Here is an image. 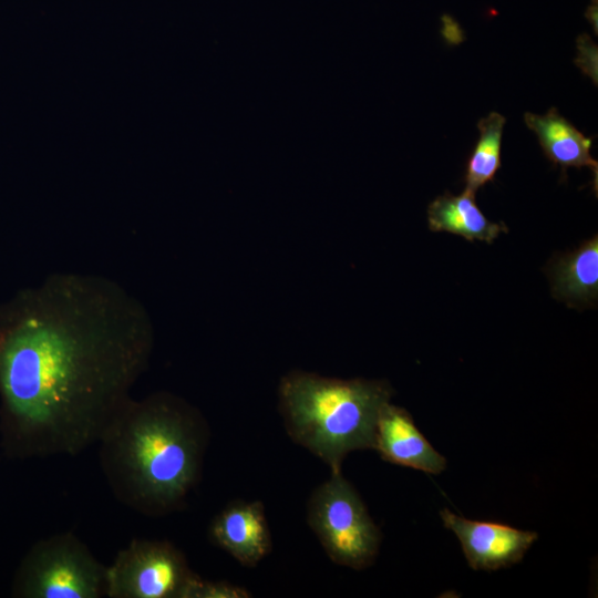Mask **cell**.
I'll list each match as a JSON object with an SVG mask.
<instances>
[{
  "label": "cell",
  "instance_id": "6da1fadb",
  "mask_svg": "<svg viewBox=\"0 0 598 598\" xmlns=\"http://www.w3.org/2000/svg\"><path fill=\"white\" fill-rule=\"evenodd\" d=\"M144 306L101 276L59 272L0 331V395L23 455H75L97 443L146 370Z\"/></svg>",
  "mask_w": 598,
  "mask_h": 598
},
{
  "label": "cell",
  "instance_id": "7a4b0ae2",
  "mask_svg": "<svg viewBox=\"0 0 598 598\" xmlns=\"http://www.w3.org/2000/svg\"><path fill=\"white\" fill-rule=\"evenodd\" d=\"M208 442L200 413L166 392L130 398L100 441V462L115 497L146 516L178 509L195 486Z\"/></svg>",
  "mask_w": 598,
  "mask_h": 598
},
{
  "label": "cell",
  "instance_id": "3957f363",
  "mask_svg": "<svg viewBox=\"0 0 598 598\" xmlns=\"http://www.w3.org/2000/svg\"><path fill=\"white\" fill-rule=\"evenodd\" d=\"M392 390L386 382L341 380L291 372L279 386L280 411L288 435L341 472L346 456L374 448L375 424Z\"/></svg>",
  "mask_w": 598,
  "mask_h": 598
},
{
  "label": "cell",
  "instance_id": "277c9868",
  "mask_svg": "<svg viewBox=\"0 0 598 598\" xmlns=\"http://www.w3.org/2000/svg\"><path fill=\"white\" fill-rule=\"evenodd\" d=\"M22 598H101L106 596V566L73 533L37 542L24 556L13 582Z\"/></svg>",
  "mask_w": 598,
  "mask_h": 598
},
{
  "label": "cell",
  "instance_id": "5b68a950",
  "mask_svg": "<svg viewBox=\"0 0 598 598\" xmlns=\"http://www.w3.org/2000/svg\"><path fill=\"white\" fill-rule=\"evenodd\" d=\"M307 520L330 559L363 569L379 553L381 533L355 488L333 472L310 496Z\"/></svg>",
  "mask_w": 598,
  "mask_h": 598
},
{
  "label": "cell",
  "instance_id": "8992f818",
  "mask_svg": "<svg viewBox=\"0 0 598 598\" xmlns=\"http://www.w3.org/2000/svg\"><path fill=\"white\" fill-rule=\"evenodd\" d=\"M196 577L169 542L135 538L106 566V597L186 598Z\"/></svg>",
  "mask_w": 598,
  "mask_h": 598
},
{
  "label": "cell",
  "instance_id": "52a82bcc",
  "mask_svg": "<svg viewBox=\"0 0 598 598\" xmlns=\"http://www.w3.org/2000/svg\"><path fill=\"white\" fill-rule=\"evenodd\" d=\"M444 526L458 538L468 565L475 570H496L522 560L538 535L496 523L472 520L447 508L440 513Z\"/></svg>",
  "mask_w": 598,
  "mask_h": 598
},
{
  "label": "cell",
  "instance_id": "ba28073f",
  "mask_svg": "<svg viewBox=\"0 0 598 598\" xmlns=\"http://www.w3.org/2000/svg\"><path fill=\"white\" fill-rule=\"evenodd\" d=\"M210 540L244 567H255L271 550V536L261 502L235 501L209 525Z\"/></svg>",
  "mask_w": 598,
  "mask_h": 598
},
{
  "label": "cell",
  "instance_id": "9c48e42d",
  "mask_svg": "<svg viewBox=\"0 0 598 598\" xmlns=\"http://www.w3.org/2000/svg\"><path fill=\"white\" fill-rule=\"evenodd\" d=\"M373 450L386 462L429 474H439L446 466L445 457L419 431L411 414L390 402L379 412Z\"/></svg>",
  "mask_w": 598,
  "mask_h": 598
},
{
  "label": "cell",
  "instance_id": "30bf717a",
  "mask_svg": "<svg viewBox=\"0 0 598 598\" xmlns=\"http://www.w3.org/2000/svg\"><path fill=\"white\" fill-rule=\"evenodd\" d=\"M524 121L537 135L546 157L553 164L559 165L563 173L568 167H588L597 184L598 163L590 155L592 140L561 116L557 109L551 107L544 115L526 112Z\"/></svg>",
  "mask_w": 598,
  "mask_h": 598
},
{
  "label": "cell",
  "instance_id": "8fae6325",
  "mask_svg": "<svg viewBox=\"0 0 598 598\" xmlns=\"http://www.w3.org/2000/svg\"><path fill=\"white\" fill-rule=\"evenodd\" d=\"M427 221L432 231L452 233L470 241L492 244L507 231L504 224L493 223L483 214L475 193L466 188L460 195L446 193L436 197L427 207Z\"/></svg>",
  "mask_w": 598,
  "mask_h": 598
},
{
  "label": "cell",
  "instance_id": "7c38bea8",
  "mask_svg": "<svg viewBox=\"0 0 598 598\" xmlns=\"http://www.w3.org/2000/svg\"><path fill=\"white\" fill-rule=\"evenodd\" d=\"M553 290L569 303L594 302L598 296V238L591 237L560 257L551 268Z\"/></svg>",
  "mask_w": 598,
  "mask_h": 598
},
{
  "label": "cell",
  "instance_id": "4fadbf2b",
  "mask_svg": "<svg viewBox=\"0 0 598 598\" xmlns=\"http://www.w3.org/2000/svg\"><path fill=\"white\" fill-rule=\"evenodd\" d=\"M506 118L491 112L477 123L480 137L470 155L465 169V188L476 192L492 182L501 167V145Z\"/></svg>",
  "mask_w": 598,
  "mask_h": 598
},
{
  "label": "cell",
  "instance_id": "5bb4252c",
  "mask_svg": "<svg viewBox=\"0 0 598 598\" xmlns=\"http://www.w3.org/2000/svg\"><path fill=\"white\" fill-rule=\"evenodd\" d=\"M249 592L226 581H207L197 576L188 588L186 598H246Z\"/></svg>",
  "mask_w": 598,
  "mask_h": 598
},
{
  "label": "cell",
  "instance_id": "9a60e30c",
  "mask_svg": "<svg viewBox=\"0 0 598 598\" xmlns=\"http://www.w3.org/2000/svg\"><path fill=\"white\" fill-rule=\"evenodd\" d=\"M577 58L575 64L589 76L595 85L598 83V48L589 34L582 33L577 38Z\"/></svg>",
  "mask_w": 598,
  "mask_h": 598
}]
</instances>
